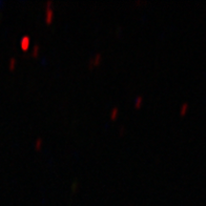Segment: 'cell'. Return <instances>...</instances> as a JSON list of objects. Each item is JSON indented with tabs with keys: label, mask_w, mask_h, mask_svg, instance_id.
<instances>
[{
	"label": "cell",
	"mask_w": 206,
	"mask_h": 206,
	"mask_svg": "<svg viewBox=\"0 0 206 206\" xmlns=\"http://www.w3.org/2000/svg\"><path fill=\"white\" fill-rule=\"evenodd\" d=\"M101 60H102V55H101L100 53H98V54H96L94 57L91 58V60H90V62H89V66L93 67V66L99 64Z\"/></svg>",
	"instance_id": "1"
},
{
	"label": "cell",
	"mask_w": 206,
	"mask_h": 206,
	"mask_svg": "<svg viewBox=\"0 0 206 206\" xmlns=\"http://www.w3.org/2000/svg\"><path fill=\"white\" fill-rule=\"evenodd\" d=\"M118 111H119V109H118V107H114L111 110H110V118H115L117 115H118Z\"/></svg>",
	"instance_id": "6"
},
{
	"label": "cell",
	"mask_w": 206,
	"mask_h": 206,
	"mask_svg": "<svg viewBox=\"0 0 206 206\" xmlns=\"http://www.w3.org/2000/svg\"><path fill=\"white\" fill-rule=\"evenodd\" d=\"M15 63H16L15 58H11V59H9V67H11V68H13V67H14V65H15Z\"/></svg>",
	"instance_id": "9"
},
{
	"label": "cell",
	"mask_w": 206,
	"mask_h": 206,
	"mask_svg": "<svg viewBox=\"0 0 206 206\" xmlns=\"http://www.w3.org/2000/svg\"><path fill=\"white\" fill-rule=\"evenodd\" d=\"M72 188H73L74 190H75L76 188H78V182H76V181H75V182L73 183V186H72Z\"/></svg>",
	"instance_id": "10"
},
{
	"label": "cell",
	"mask_w": 206,
	"mask_h": 206,
	"mask_svg": "<svg viewBox=\"0 0 206 206\" xmlns=\"http://www.w3.org/2000/svg\"><path fill=\"white\" fill-rule=\"evenodd\" d=\"M53 17H54V9L53 7H48L46 6V9H45V16H44V20L46 23H50L52 20H53Z\"/></svg>",
	"instance_id": "2"
},
{
	"label": "cell",
	"mask_w": 206,
	"mask_h": 206,
	"mask_svg": "<svg viewBox=\"0 0 206 206\" xmlns=\"http://www.w3.org/2000/svg\"><path fill=\"white\" fill-rule=\"evenodd\" d=\"M187 109H188V103L184 102L183 104H182V105H181V107H180V114H181V115H184V114H186Z\"/></svg>",
	"instance_id": "4"
},
{
	"label": "cell",
	"mask_w": 206,
	"mask_h": 206,
	"mask_svg": "<svg viewBox=\"0 0 206 206\" xmlns=\"http://www.w3.org/2000/svg\"><path fill=\"white\" fill-rule=\"evenodd\" d=\"M142 102H143V97L139 96V97H138V98H136V100H135V106H136V107L140 106Z\"/></svg>",
	"instance_id": "5"
},
{
	"label": "cell",
	"mask_w": 206,
	"mask_h": 206,
	"mask_svg": "<svg viewBox=\"0 0 206 206\" xmlns=\"http://www.w3.org/2000/svg\"><path fill=\"white\" fill-rule=\"evenodd\" d=\"M38 52H39V45L38 44H35V46L33 47V55L37 56L38 55Z\"/></svg>",
	"instance_id": "7"
},
{
	"label": "cell",
	"mask_w": 206,
	"mask_h": 206,
	"mask_svg": "<svg viewBox=\"0 0 206 206\" xmlns=\"http://www.w3.org/2000/svg\"><path fill=\"white\" fill-rule=\"evenodd\" d=\"M124 129H125V128H124V126H121V127H120V130H119V131H120V134H122V133L124 131Z\"/></svg>",
	"instance_id": "11"
},
{
	"label": "cell",
	"mask_w": 206,
	"mask_h": 206,
	"mask_svg": "<svg viewBox=\"0 0 206 206\" xmlns=\"http://www.w3.org/2000/svg\"><path fill=\"white\" fill-rule=\"evenodd\" d=\"M30 43H31V38L28 36H23L20 40V46L23 50H27L30 46Z\"/></svg>",
	"instance_id": "3"
},
{
	"label": "cell",
	"mask_w": 206,
	"mask_h": 206,
	"mask_svg": "<svg viewBox=\"0 0 206 206\" xmlns=\"http://www.w3.org/2000/svg\"><path fill=\"white\" fill-rule=\"evenodd\" d=\"M42 142H43L42 139H37V140L35 141V147H37V148L40 147V146L42 145Z\"/></svg>",
	"instance_id": "8"
}]
</instances>
